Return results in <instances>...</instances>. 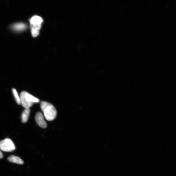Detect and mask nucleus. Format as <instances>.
<instances>
[{
	"label": "nucleus",
	"instance_id": "8",
	"mask_svg": "<svg viewBox=\"0 0 176 176\" xmlns=\"http://www.w3.org/2000/svg\"><path fill=\"white\" fill-rule=\"evenodd\" d=\"M30 111V108H25L22 115L21 119L22 122L25 123L28 121Z\"/></svg>",
	"mask_w": 176,
	"mask_h": 176
},
{
	"label": "nucleus",
	"instance_id": "1",
	"mask_svg": "<svg viewBox=\"0 0 176 176\" xmlns=\"http://www.w3.org/2000/svg\"><path fill=\"white\" fill-rule=\"evenodd\" d=\"M40 108L47 120L51 121L55 118L57 112L53 105L45 101H43L40 103Z\"/></svg>",
	"mask_w": 176,
	"mask_h": 176
},
{
	"label": "nucleus",
	"instance_id": "7",
	"mask_svg": "<svg viewBox=\"0 0 176 176\" xmlns=\"http://www.w3.org/2000/svg\"><path fill=\"white\" fill-rule=\"evenodd\" d=\"M27 28V25L25 24L19 23L13 24L12 26V28L14 31H22L24 30Z\"/></svg>",
	"mask_w": 176,
	"mask_h": 176
},
{
	"label": "nucleus",
	"instance_id": "4",
	"mask_svg": "<svg viewBox=\"0 0 176 176\" xmlns=\"http://www.w3.org/2000/svg\"><path fill=\"white\" fill-rule=\"evenodd\" d=\"M13 141L9 139H5L0 141V150L6 152H12L16 149Z\"/></svg>",
	"mask_w": 176,
	"mask_h": 176
},
{
	"label": "nucleus",
	"instance_id": "9",
	"mask_svg": "<svg viewBox=\"0 0 176 176\" xmlns=\"http://www.w3.org/2000/svg\"><path fill=\"white\" fill-rule=\"evenodd\" d=\"M12 91L14 98L15 99L17 103L18 104L20 105L21 104L20 97L19 96L15 88H13L12 89Z\"/></svg>",
	"mask_w": 176,
	"mask_h": 176
},
{
	"label": "nucleus",
	"instance_id": "3",
	"mask_svg": "<svg viewBox=\"0 0 176 176\" xmlns=\"http://www.w3.org/2000/svg\"><path fill=\"white\" fill-rule=\"evenodd\" d=\"M30 22L32 36L34 37H36L39 34L43 20L40 16H35L31 18Z\"/></svg>",
	"mask_w": 176,
	"mask_h": 176
},
{
	"label": "nucleus",
	"instance_id": "2",
	"mask_svg": "<svg viewBox=\"0 0 176 176\" xmlns=\"http://www.w3.org/2000/svg\"><path fill=\"white\" fill-rule=\"evenodd\" d=\"M20 99L21 104L25 108H30L34 103L40 102V100L26 91H22L20 94Z\"/></svg>",
	"mask_w": 176,
	"mask_h": 176
},
{
	"label": "nucleus",
	"instance_id": "6",
	"mask_svg": "<svg viewBox=\"0 0 176 176\" xmlns=\"http://www.w3.org/2000/svg\"><path fill=\"white\" fill-rule=\"evenodd\" d=\"M8 160L10 162L15 163L22 165L24 163V161L20 157L15 156H10L8 157Z\"/></svg>",
	"mask_w": 176,
	"mask_h": 176
},
{
	"label": "nucleus",
	"instance_id": "10",
	"mask_svg": "<svg viewBox=\"0 0 176 176\" xmlns=\"http://www.w3.org/2000/svg\"><path fill=\"white\" fill-rule=\"evenodd\" d=\"M3 155L2 152L0 151V159H2L3 158Z\"/></svg>",
	"mask_w": 176,
	"mask_h": 176
},
{
	"label": "nucleus",
	"instance_id": "5",
	"mask_svg": "<svg viewBox=\"0 0 176 176\" xmlns=\"http://www.w3.org/2000/svg\"><path fill=\"white\" fill-rule=\"evenodd\" d=\"M35 120L38 125L41 128H46L47 123L45 121L43 114L40 112H37L35 116Z\"/></svg>",
	"mask_w": 176,
	"mask_h": 176
}]
</instances>
